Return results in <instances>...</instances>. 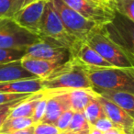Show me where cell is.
<instances>
[{
  "label": "cell",
  "instance_id": "6da1fadb",
  "mask_svg": "<svg viewBox=\"0 0 134 134\" xmlns=\"http://www.w3.org/2000/svg\"><path fill=\"white\" fill-rule=\"evenodd\" d=\"M92 90H119L134 94V67L84 66Z\"/></svg>",
  "mask_w": 134,
  "mask_h": 134
},
{
  "label": "cell",
  "instance_id": "7a4b0ae2",
  "mask_svg": "<svg viewBox=\"0 0 134 134\" xmlns=\"http://www.w3.org/2000/svg\"><path fill=\"white\" fill-rule=\"evenodd\" d=\"M44 92H62L73 89H92L84 67L73 60L63 63L47 78L42 79Z\"/></svg>",
  "mask_w": 134,
  "mask_h": 134
},
{
  "label": "cell",
  "instance_id": "3957f363",
  "mask_svg": "<svg viewBox=\"0 0 134 134\" xmlns=\"http://www.w3.org/2000/svg\"><path fill=\"white\" fill-rule=\"evenodd\" d=\"M39 37L41 40L56 43L68 49L71 52V56L75 53L79 44L82 42L67 32L52 5V0H48L45 5L40 25Z\"/></svg>",
  "mask_w": 134,
  "mask_h": 134
},
{
  "label": "cell",
  "instance_id": "277c9868",
  "mask_svg": "<svg viewBox=\"0 0 134 134\" xmlns=\"http://www.w3.org/2000/svg\"><path fill=\"white\" fill-rule=\"evenodd\" d=\"M92 49L96 51L104 60L115 67L132 68L133 58L122 48L114 43L99 27L86 41Z\"/></svg>",
  "mask_w": 134,
  "mask_h": 134
},
{
  "label": "cell",
  "instance_id": "5b68a950",
  "mask_svg": "<svg viewBox=\"0 0 134 134\" xmlns=\"http://www.w3.org/2000/svg\"><path fill=\"white\" fill-rule=\"evenodd\" d=\"M62 23L67 32L80 41H86L101 26L85 19L83 16L67 6L63 0H52Z\"/></svg>",
  "mask_w": 134,
  "mask_h": 134
},
{
  "label": "cell",
  "instance_id": "8992f818",
  "mask_svg": "<svg viewBox=\"0 0 134 134\" xmlns=\"http://www.w3.org/2000/svg\"><path fill=\"white\" fill-rule=\"evenodd\" d=\"M41 38L17 24L11 18H0V48L26 49Z\"/></svg>",
  "mask_w": 134,
  "mask_h": 134
},
{
  "label": "cell",
  "instance_id": "52a82bcc",
  "mask_svg": "<svg viewBox=\"0 0 134 134\" xmlns=\"http://www.w3.org/2000/svg\"><path fill=\"white\" fill-rule=\"evenodd\" d=\"M103 32L117 45L122 48L130 56L133 54L134 21L115 12L114 19L101 27Z\"/></svg>",
  "mask_w": 134,
  "mask_h": 134
},
{
  "label": "cell",
  "instance_id": "ba28073f",
  "mask_svg": "<svg viewBox=\"0 0 134 134\" xmlns=\"http://www.w3.org/2000/svg\"><path fill=\"white\" fill-rule=\"evenodd\" d=\"M75 11L98 26L109 23L115 16L111 3L97 2L94 0H63Z\"/></svg>",
  "mask_w": 134,
  "mask_h": 134
},
{
  "label": "cell",
  "instance_id": "9c48e42d",
  "mask_svg": "<svg viewBox=\"0 0 134 134\" xmlns=\"http://www.w3.org/2000/svg\"><path fill=\"white\" fill-rule=\"evenodd\" d=\"M24 56L61 63L70 61L72 57L68 49L41 39L27 47Z\"/></svg>",
  "mask_w": 134,
  "mask_h": 134
},
{
  "label": "cell",
  "instance_id": "30bf717a",
  "mask_svg": "<svg viewBox=\"0 0 134 134\" xmlns=\"http://www.w3.org/2000/svg\"><path fill=\"white\" fill-rule=\"evenodd\" d=\"M48 0H37L17 11L11 19L21 28L39 36L43 10Z\"/></svg>",
  "mask_w": 134,
  "mask_h": 134
},
{
  "label": "cell",
  "instance_id": "8fae6325",
  "mask_svg": "<svg viewBox=\"0 0 134 134\" xmlns=\"http://www.w3.org/2000/svg\"><path fill=\"white\" fill-rule=\"evenodd\" d=\"M96 97L102 106L106 117L108 119H110L118 128L121 129L125 134H133L134 118L129 115L124 109L97 94H96Z\"/></svg>",
  "mask_w": 134,
  "mask_h": 134
},
{
  "label": "cell",
  "instance_id": "7c38bea8",
  "mask_svg": "<svg viewBox=\"0 0 134 134\" xmlns=\"http://www.w3.org/2000/svg\"><path fill=\"white\" fill-rule=\"evenodd\" d=\"M46 94V108L41 122L54 125L58 118L70 108V104L64 92H44Z\"/></svg>",
  "mask_w": 134,
  "mask_h": 134
},
{
  "label": "cell",
  "instance_id": "4fadbf2b",
  "mask_svg": "<svg viewBox=\"0 0 134 134\" xmlns=\"http://www.w3.org/2000/svg\"><path fill=\"white\" fill-rule=\"evenodd\" d=\"M21 63L27 71L41 79H45L50 76L63 64L61 63L50 62L38 58L26 57V56L21 59Z\"/></svg>",
  "mask_w": 134,
  "mask_h": 134
},
{
  "label": "cell",
  "instance_id": "5bb4252c",
  "mask_svg": "<svg viewBox=\"0 0 134 134\" xmlns=\"http://www.w3.org/2000/svg\"><path fill=\"white\" fill-rule=\"evenodd\" d=\"M71 60L76 63L84 66L89 67H111L112 65L104 60L94 49H92L87 43L82 42L72 55Z\"/></svg>",
  "mask_w": 134,
  "mask_h": 134
},
{
  "label": "cell",
  "instance_id": "9a60e30c",
  "mask_svg": "<svg viewBox=\"0 0 134 134\" xmlns=\"http://www.w3.org/2000/svg\"><path fill=\"white\" fill-rule=\"evenodd\" d=\"M43 91L42 79H22L0 83V92L14 94H34Z\"/></svg>",
  "mask_w": 134,
  "mask_h": 134
},
{
  "label": "cell",
  "instance_id": "2e32d148",
  "mask_svg": "<svg viewBox=\"0 0 134 134\" xmlns=\"http://www.w3.org/2000/svg\"><path fill=\"white\" fill-rule=\"evenodd\" d=\"M96 94L124 109L134 118V94L119 90H93Z\"/></svg>",
  "mask_w": 134,
  "mask_h": 134
},
{
  "label": "cell",
  "instance_id": "e0dca14e",
  "mask_svg": "<svg viewBox=\"0 0 134 134\" xmlns=\"http://www.w3.org/2000/svg\"><path fill=\"white\" fill-rule=\"evenodd\" d=\"M36 78L38 77L28 72L22 66L21 59L0 64V83Z\"/></svg>",
  "mask_w": 134,
  "mask_h": 134
},
{
  "label": "cell",
  "instance_id": "ac0fdd59",
  "mask_svg": "<svg viewBox=\"0 0 134 134\" xmlns=\"http://www.w3.org/2000/svg\"><path fill=\"white\" fill-rule=\"evenodd\" d=\"M62 92L66 94L70 108L74 112H83L95 97V92L92 89H73Z\"/></svg>",
  "mask_w": 134,
  "mask_h": 134
},
{
  "label": "cell",
  "instance_id": "d6986e66",
  "mask_svg": "<svg viewBox=\"0 0 134 134\" xmlns=\"http://www.w3.org/2000/svg\"><path fill=\"white\" fill-rule=\"evenodd\" d=\"M44 96V92H38L23 100L11 110L8 118H31L39 100Z\"/></svg>",
  "mask_w": 134,
  "mask_h": 134
},
{
  "label": "cell",
  "instance_id": "ffe728a7",
  "mask_svg": "<svg viewBox=\"0 0 134 134\" xmlns=\"http://www.w3.org/2000/svg\"><path fill=\"white\" fill-rule=\"evenodd\" d=\"M37 0H0V18H12L21 8Z\"/></svg>",
  "mask_w": 134,
  "mask_h": 134
},
{
  "label": "cell",
  "instance_id": "44dd1931",
  "mask_svg": "<svg viewBox=\"0 0 134 134\" xmlns=\"http://www.w3.org/2000/svg\"><path fill=\"white\" fill-rule=\"evenodd\" d=\"M91 129V124L86 119L83 112H74L67 130L76 134H89Z\"/></svg>",
  "mask_w": 134,
  "mask_h": 134
},
{
  "label": "cell",
  "instance_id": "7402d4cb",
  "mask_svg": "<svg viewBox=\"0 0 134 134\" xmlns=\"http://www.w3.org/2000/svg\"><path fill=\"white\" fill-rule=\"evenodd\" d=\"M34 125L31 118H8L0 127V133L16 131Z\"/></svg>",
  "mask_w": 134,
  "mask_h": 134
},
{
  "label": "cell",
  "instance_id": "603a6c76",
  "mask_svg": "<svg viewBox=\"0 0 134 134\" xmlns=\"http://www.w3.org/2000/svg\"><path fill=\"white\" fill-rule=\"evenodd\" d=\"M86 119H87L88 122L91 124V126L99 119H103V118H106V114L104 112L102 106L99 103V101L97 100V97H95L92 98V100L89 102V104L86 107V108L83 111Z\"/></svg>",
  "mask_w": 134,
  "mask_h": 134
},
{
  "label": "cell",
  "instance_id": "cb8c5ba5",
  "mask_svg": "<svg viewBox=\"0 0 134 134\" xmlns=\"http://www.w3.org/2000/svg\"><path fill=\"white\" fill-rule=\"evenodd\" d=\"M110 3L115 12L134 21V0H110Z\"/></svg>",
  "mask_w": 134,
  "mask_h": 134
},
{
  "label": "cell",
  "instance_id": "d4e9b609",
  "mask_svg": "<svg viewBox=\"0 0 134 134\" xmlns=\"http://www.w3.org/2000/svg\"><path fill=\"white\" fill-rule=\"evenodd\" d=\"M26 49H5L0 48V64L20 60L24 57Z\"/></svg>",
  "mask_w": 134,
  "mask_h": 134
},
{
  "label": "cell",
  "instance_id": "484cf974",
  "mask_svg": "<svg viewBox=\"0 0 134 134\" xmlns=\"http://www.w3.org/2000/svg\"><path fill=\"white\" fill-rule=\"evenodd\" d=\"M73 115H74V111L72 109H68V110H66V111H64L59 118H58V119L56 120L54 126H55L60 131L67 130L70 122H71Z\"/></svg>",
  "mask_w": 134,
  "mask_h": 134
},
{
  "label": "cell",
  "instance_id": "4316f807",
  "mask_svg": "<svg viewBox=\"0 0 134 134\" xmlns=\"http://www.w3.org/2000/svg\"><path fill=\"white\" fill-rule=\"evenodd\" d=\"M35 94V93H34ZM33 94H14V93H2L0 92V105L8 104V103L15 102V101L20 100V99L30 97Z\"/></svg>",
  "mask_w": 134,
  "mask_h": 134
},
{
  "label": "cell",
  "instance_id": "83f0119b",
  "mask_svg": "<svg viewBox=\"0 0 134 134\" xmlns=\"http://www.w3.org/2000/svg\"><path fill=\"white\" fill-rule=\"evenodd\" d=\"M60 130L54 125L39 122L34 125L33 134H60Z\"/></svg>",
  "mask_w": 134,
  "mask_h": 134
},
{
  "label": "cell",
  "instance_id": "f1b7e54d",
  "mask_svg": "<svg viewBox=\"0 0 134 134\" xmlns=\"http://www.w3.org/2000/svg\"><path fill=\"white\" fill-rule=\"evenodd\" d=\"M46 100H47V97H46V94L44 93V96L38 102L37 106L35 108V110H34V113L31 117V119L34 124L41 122V119L43 117V114H44L45 108H46Z\"/></svg>",
  "mask_w": 134,
  "mask_h": 134
},
{
  "label": "cell",
  "instance_id": "f546056e",
  "mask_svg": "<svg viewBox=\"0 0 134 134\" xmlns=\"http://www.w3.org/2000/svg\"><path fill=\"white\" fill-rule=\"evenodd\" d=\"M27 98H29V97H26V98H23V99H20V100L15 101V102L8 103V104L0 105V127L2 126L3 122H4V121L8 118V116H9L11 110L13 109L16 106H18L19 103L22 102L23 100H25V99H27Z\"/></svg>",
  "mask_w": 134,
  "mask_h": 134
},
{
  "label": "cell",
  "instance_id": "4dcf8cb0",
  "mask_svg": "<svg viewBox=\"0 0 134 134\" xmlns=\"http://www.w3.org/2000/svg\"><path fill=\"white\" fill-rule=\"evenodd\" d=\"M92 127L97 130H100L101 132L108 131V130H111L113 128H118L110 119H108V118H103V119H99L92 125Z\"/></svg>",
  "mask_w": 134,
  "mask_h": 134
},
{
  "label": "cell",
  "instance_id": "1f68e13d",
  "mask_svg": "<svg viewBox=\"0 0 134 134\" xmlns=\"http://www.w3.org/2000/svg\"><path fill=\"white\" fill-rule=\"evenodd\" d=\"M34 125H32V126H30V127H28V128H26V129H23V130H16V131L5 132V133H0V134H33Z\"/></svg>",
  "mask_w": 134,
  "mask_h": 134
},
{
  "label": "cell",
  "instance_id": "d6a6232c",
  "mask_svg": "<svg viewBox=\"0 0 134 134\" xmlns=\"http://www.w3.org/2000/svg\"><path fill=\"white\" fill-rule=\"evenodd\" d=\"M103 134H125L121 129L119 128H113L111 130H108V131L103 132Z\"/></svg>",
  "mask_w": 134,
  "mask_h": 134
},
{
  "label": "cell",
  "instance_id": "836d02e7",
  "mask_svg": "<svg viewBox=\"0 0 134 134\" xmlns=\"http://www.w3.org/2000/svg\"><path fill=\"white\" fill-rule=\"evenodd\" d=\"M89 134H103V132H101L100 130H97V129H95V128H93V127H92Z\"/></svg>",
  "mask_w": 134,
  "mask_h": 134
},
{
  "label": "cell",
  "instance_id": "e575fe53",
  "mask_svg": "<svg viewBox=\"0 0 134 134\" xmlns=\"http://www.w3.org/2000/svg\"><path fill=\"white\" fill-rule=\"evenodd\" d=\"M60 134H76V133H75V132H73V131H70V130H65L60 132Z\"/></svg>",
  "mask_w": 134,
  "mask_h": 134
},
{
  "label": "cell",
  "instance_id": "d590c367",
  "mask_svg": "<svg viewBox=\"0 0 134 134\" xmlns=\"http://www.w3.org/2000/svg\"><path fill=\"white\" fill-rule=\"evenodd\" d=\"M94 1H97V2H105V3H110V0H94Z\"/></svg>",
  "mask_w": 134,
  "mask_h": 134
}]
</instances>
